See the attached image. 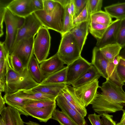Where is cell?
Returning <instances> with one entry per match:
<instances>
[{"label":"cell","mask_w":125,"mask_h":125,"mask_svg":"<svg viewBox=\"0 0 125 125\" xmlns=\"http://www.w3.org/2000/svg\"><path fill=\"white\" fill-rule=\"evenodd\" d=\"M6 60L7 72L6 81L5 94L14 93L21 90L31 89L39 84L32 78L27 67L21 73H17L12 69Z\"/></svg>","instance_id":"1"},{"label":"cell","mask_w":125,"mask_h":125,"mask_svg":"<svg viewBox=\"0 0 125 125\" xmlns=\"http://www.w3.org/2000/svg\"><path fill=\"white\" fill-rule=\"evenodd\" d=\"M61 36L57 53L60 59L67 66L81 57V52L73 35L70 31Z\"/></svg>","instance_id":"2"},{"label":"cell","mask_w":125,"mask_h":125,"mask_svg":"<svg viewBox=\"0 0 125 125\" xmlns=\"http://www.w3.org/2000/svg\"><path fill=\"white\" fill-rule=\"evenodd\" d=\"M64 9L57 3L53 10L49 13L43 10H38L34 13L43 26L60 33H62Z\"/></svg>","instance_id":"3"},{"label":"cell","mask_w":125,"mask_h":125,"mask_svg":"<svg viewBox=\"0 0 125 125\" xmlns=\"http://www.w3.org/2000/svg\"><path fill=\"white\" fill-rule=\"evenodd\" d=\"M51 37L48 29L43 26L38 31L33 43L34 55L39 64L47 59L49 52Z\"/></svg>","instance_id":"4"},{"label":"cell","mask_w":125,"mask_h":125,"mask_svg":"<svg viewBox=\"0 0 125 125\" xmlns=\"http://www.w3.org/2000/svg\"><path fill=\"white\" fill-rule=\"evenodd\" d=\"M34 37L31 36L20 41L14 47L10 55L18 57L24 68L27 67L31 59L34 55L33 48Z\"/></svg>","instance_id":"5"},{"label":"cell","mask_w":125,"mask_h":125,"mask_svg":"<svg viewBox=\"0 0 125 125\" xmlns=\"http://www.w3.org/2000/svg\"><path fill=\"white\" fill-rule=\"evenodd\" d=\"M43 26L34 13L25 17L24 24L18 30L12 50L15 46L21 40L32 36H34L39 29Z\"/></svg>","instance_id":"6"},{"label":"cell","mask_w":125,"mask_h":125,"mask_svg":"<svg viewBox=\"0 0 125 125\" xmlns=\"http://www.w3.org/2000/svg\"><path fill=\"white\" fill-rule=\"evenodd\" d=\"M91 104L94 110L100 115L123 110L125 105L115 103L98 92Z\"/></svg>","instance_id":"7"},{"label":"cell","mask_w":125,"mask_h":125,"mask_svg":"<svg viewBox=\"0 0 125 125\" xmlns=\"http://www.w3.org/2000/svg\"><path fill=\"white\" fill-rule=\"evenodd\" d=\"M98 79H96L80 86L74 88V93L86 107L91 104L99 87Z\"/></svg>","instance_id":"8"},{"label":"cell","mask_w":125,"mask_h":125,"mask_svg":"<svg viewBox=\"0 0 125 125\" xmlns=\"http://www.w3.org/2000/svg\"><path fill=\"white\" fill-rule=\"evenodd\" d=\"M4 21L6 26V36L3 42L4 45L11 54L15 42L18 29L14 21L13 14L7 8Z\"/></svg>","instance_id":"9"},{"label":"cell","mask_w":125,"mask_h":125,"mask_svg":"<svg viewBox=\"0 0 125 125\" xmlns=\"http://www.w3.org/2000/svg\"><path fill=\"white\" fill-rule=\"evenodd\" d=\"M92 66L91 63L89 62L81 56L67 66L66 83L68 85L71 84Z\"/></svg>","instance_id":"10"},{"label":"cell","mask_w":125,"mask_h":125,"mask_svg":"<svg viewBox=\"0 0 125 125\" xmlns=\"http://www.w3.org/2000/svg\"><path fill=\"white\" fill-rule=\"evenodd\" d=\"M13 14L25 18L37 11L32 0H13L7 8Z\"/></svg>","instance_id":"11"},{"label":"cell","mask_w":125,"mask_h":125,"mask_svg":"<svg viewBox=\"0 0 125 125\" xmlns=\"http://www.w3.org/2000/svg\"><path fill=\"white\" fill-rule=\"evenodd\" d=\"M102 92L101 94L118 104L125 105V92L121 89L108 80L99 86Z\"/></svg>","instance_id":"12"},{"label":"cell","mask_w":125,"mask_h":125,"mask_svg":"<svg viewBox=\"0 0 125 125\" xmlns=\"http://www.w3.org/2000/svg\"><path fill=\"white\" fill-rule=\"evenodd\" d=\"M121 20L113 21L106 29L102 38L97 39L96 47L102 48L108 44L116 43Z\"/></svg>","instance_id":"13"},{"label":"cell","mask_w":125,"mask_h":125,"mask_svg":"<svg viewBox=\"0 0 125 125\" xmlns=\"http://www.w3.org/2000/svg\"><path fill=\"white\" fill-rule=\"evenodd\" d=\"M57 104L62 111L68 116L76 125H86L84 118L77 111L71 108L68 105L66 98L60 93L56 98Z\"/></svg>","instance_id":"14"},{"label":"cell","mask_w":125,"mask_h":125,"mask_svg":"<svg viewBox=\"0 0 125 125\" xmlns=\"http://www.w3.org/2000/svg\"><path fill=\"white\" fill-rule=\"evenodd\" d=\"M64 63L60 59L57 53L42 62L39 66L44 78L62 69Z\"/></svg>","instance_id":"15"},{"label":"cell","mask_w":125,"mask_h":125,"mask_svg":"<svg viewBox=\"0 0 125 125\" xmlns=\"http://www.w3.org/2000/svg\"><path fill=\"white\" fill-rule=\"evenodd\" d=\"M61 93L74 106L83 117H85L87 112L86 107L75 95L74 87L67 85Z\"/></svg>","instance_id":"16"},{"label":"cell","mask_w":125,"mask_h":125,"mask_svg":"<svg viewBox=\"0 0 125 125\" xmlns=\"http://www.w3.org/2000/svg\"><path fill=\"white\" fill-rule=\"evenodd\" d=\"M56 104L40 108L25 107V111L29 115L37 119L40 122L46 123L52 119L56 109Z\"/></svg>","instance_id":"17"},{"label":"cell","mask_w":125,"mask_h":125,"mask_svg":"<svg viewBox=\"0 0 125 125\" xmlns=\"http://www.w3.org/2000/svg\"><path fill=\"white\" fill-rule=\"evenodd\" d=\"M109 62L104 57L99 48L96 46L94 47L93 50L91 63L101 76L106 79L108 78L107 70Z\"/></svg>","instance_id":"18"},{"label":"cell","mask_w":125,"mask_h":125,"mask_svg":"<svg viewBox=\"0 0 125 125\" xmlns=\"http://www.w3.org/2000/svg\"><path fill=\"white\" fill-rule=\"evenodd\" d=\"M0 114L5 125H24L19 111L8 106L0 112Z\"/></svg>","instance_id":"19"},{"label":"cell","mask_w":125,"mask_h":125,"mask_svg":"<svg viewBox=\"0 0 125 125\" xmlns=\"http://www.w3.org/2000/svg\"><path fill=\"white\" fill-rule=\"evenodd\" d=\"M90 22V20L82 22L70 31L73 35L81 52L88 33Z\"/></svg>","instance_id":"20"},{"label":"cell","mask_w":125,"mask_h":125,"mask_svg":"<svg viewBox=\"0 0 125 125\" xmlns=\"http://www.w3.org/2000/svg\"><path fill=\"white\" fill-rule=\"evenodd\" d=\"M67 85L64 83L39 84L31 89L34 92L50 95L57 98Z\"/></svg>","instance_id":"21"},{"label":"cell","mask_w":125,"mask_h":125,"mask_svg":"<svg viewBox=\"0 0 125 125\" xmlns=\"http://www.w3.org/2000/svg\"><path fill=\"white\" fill-rule=\"evenodd\" d=\"M3 97L6 104L18 110L21 115H29L25 109L24 102L27 99L21 97L15 93L5 94Z\"/></svg>","instance_id":"22"},{"label":"cell","mask_w":125,"mask_h":125,"mask_svg":"<svg viewBox=\"0 0 125 125\" xmlns=\"http://www.w3.org/2000/svg\"><path fill=\"white\" fill-rule=\"evenodd\" d=\"M101 76L96 68L92 65L71 84L74 88L77 87L94 80L98 79Z\"/></svg>","instance_id":"23"},{"label":"cell","mask_w":125,"mask_h":125,"mask_svg":"<svg viewBox=\"0 0 125 125\" xmlns=\"http://www.w3.org/2000/svg\"><path fill=\"white\" fill-rule=\"evenodd\" d=\"M15 93L21 97L27 99L56 101V98L53 96L34 92L31 89L20 90Z\"/></svg>","instance_id":"24"},{"label":"cell","mask_w":125,"mask_h":125,"mask_svg":"<svg viewBox=\"0 0 125 125\" xmlns=\"http://www.w3.org/2000/svg\"><path fill=\"white\" fill-rule=\"evenodd\" d=\"M119 55L116 56L113 62H109L107 68L108 78L106 80H108L119 88L123 89L122 87L125 85L120 80L118 75L116 66L119 62Z\"/></svg>","instance_id":"25"},{"label":"cell","mask_w":125,"mask_h":125,"mask_svg":"<svg viewBox=\"0 0 125 125\" xmlns=\"http://www.w3.org/2000/svg\"><path fill=\"white\" fill-rule=\"evenodd\" d=\"M122 47L116 43L109 44L99 48L104 57L109 62H113L115 57L119 55Z\"/></svg>","instance_id":"26"},{"label":"cell","mask_w":125,"mask_h":125,"mask_svg":"<svg viewBox=\"0 0 125 125\" xmlns=\"http://www.w3.org/2000/svg\"><path fill=\"white\" fill-rule=\"evenodd\" d=\"M104 9L105 11L112 18L120 20L125 18V2L107 6Z\"/></svg>","instance_id":"27"},{"label":"cell","mask_w":125,"mask_h":125,"mask_svg":"<svg viewBox=\"0 0 125 125\" xmlns=\"http://www.w3.org/2000/svg\"><path fill=\"white\" fill-rule=\"evenodd\" d=\"M39 64L37 59L33 55L27 67L32 78L37 83L40 84L44 78L42 73Z\"/></svg>","instance_id":"28"},{"label":"cell","mask_w":125,"mask_h":125,"mask_svg":"<svg viewBox=\"0 0 125 125\" xmlns=\"http://www.w3.org/2000/svg\"><path fill=\"white\" fill-rule=\"evenodd\" d=\"M67 66L45 78L40 84L65 83L66 79Z\"/></svg>","instance_id":"29"},{"label":"cell","mask_w":125,"mask_h":125,"mask_svg":"<svg viewBox=\"0 0 125 125\" xmlns=\"http://www.w3.org/2000/svg\"><path fill=\"white\" fill-rule=\"evenodd\" d=\"M113 21L112 18L105 11L102 10L90 15V22L109 25Z\"/></svg>","instance_id":"30"},{"label":"cell","mask_w":125,"mask_h":125,"mask_svg":"<svg viewBox=\"0 0 125 125\" xmlns=\"http://www.w3.org/2000/svg\"><path fill=\"white\" fill-rule=\"evenodd\" d=\"M90 22L89 30L90 33L96 40L101 38L109 26Z\"/></svg>","instance_id":"31"},{"label":"cell","mask_w":125,"mask_h":125,"mask_svg":"<svg viewBox=\"0 0 125 125\" xmlns=\"http://www.w3.org/2000/svg\"><path fill=\"white\" fill-rule=\"evenodd\" d=\"M52 119L58 122L60 125H76L64 113L56 109L53 112Z\"/></svg>","instance_id":"32"},{"label":"cell","mask_w":125,"mask_h":125,"mask_svg":"<svg viewBox=\"0 0 125 125\" xmlns=\"http://www.w3.org/2000/svg\"><path fill=\"white\" fill-rule=\"evenodd\" d=\"M25 107L40 108L49 106L56 103V101L27 99L24 101Z\"/></svg>","instance_id":"33"},{"label":"cell","mask_w":125,"mask_h":125,"mask_svg":"<svg viewBox=\"0 0 125 125\" xmlns=\"http://www.w3.org/2000/svg\"><path fill=\"white\" fill-rule=\"evenodd\" d=\"M7 72L6 60H0V93L5 92L6 81Z\"/></svg>","instance_id":"34"},{"label":"cell","mask_w":125,"mask_h":125,"mask_svg":"<svg viewBox=\"0 0 125 125\" xmlns=\"http://www.w3.org/2000/svg\"><path fill=\"white\" fill-rule=\"evenodd\" d=\"M8 61L10 67L15 71L19 73L23 72L25 68L21 60L17 56L10 55Z\"/></svg>","instance_id":"35"},{"label":"cell","mask_w":125,"mask_h":125,"mask_svg":"<svg viewBox=\"0 0 125 125\" xmlns=\"http://www.w3.org/2000/svg\"><path fill=\"white\" fill-rule=\"evenodd\" d=\"M62 35L70 31L73 27V19L72 16L68 12L65 8Z\"/></svg>","instance_id":"36"},{"label":"cell","mask_w":125,"mask_h":125,"mask_svg":"<svg viewBox=\"0 0 125 125\" xmlns=\"http://www.w3.org/2000/svg\"><path fill=\"white\" fill-rule=\"evenodd\" d=\"M102 0H88L87 4L90 15L101 10Z\"/></svg>","instance_id":"37"},{"label":"cell","mask_w":125,"mask_h":125,"mask_svg":"<svg viewBox=\"0 0 125 125\" xmlns=\"http://www.w3.org/2000/svg\"><path fill=\"white\" fill-rule=\"evenodd\" d=\"M90 15L87 3L84 8L73 20V27L80 23L90 20Z\"/></svg>","instance_id":"38"},{"label":"cell","mask_w":125,"mask_h":125,"mask_svg":"<svg viewBox=\"0 0 125 125\" xmlns=\"http://www.w3.org/2000/svg\"><path fill=\"white\" fill-rule=\"evenodd\" d=\"M116 43L122 48L125 47V18L121 20Z\"/></svg>","instance_id":"39"},{"label":"cell","mask_w":125,"mask_h":125,"mask_svg":"<svg viewBox=\"0 0 125 125\" xmlns=\"http://www.w3.org/2000/svg\"><path fill=\"white\" fill-rule=\"evenodd\" d=\"M43 10L47 13L52 12L57 3L54 0H43Z\"/></svg>","instance_id":"40"},{"label":"cell","mask_w":125,"mask_h":125,"mask_svg":"<svg viewBox=\"0 0 125 125\" xmlns=\"http://www.w3.org/2000/svg\"><path fill=\"white\" fill-rule=\"evenodd\" d=\"M88 0H73L75 5L76 17L83 10L86 6Z\"/></svg>","instance_id":"41"},{"label":"cell","mask_w":125,"mask_h":125,"mask_svg":"<svg viewBox=\"0 0 125 125\" xmlns=\"http://www.w3.org/2000/svg\"><path fill=\"white\" fill-rule=\"evenodd\" d=\"M101 115L102 125H117L113 119V115L108 114H103Z\"/></svg>","instance_id":"42"},{"label":"cell","mask_w":125,"mask_h":125,"mask_svg":"<svg viewBox=\"0 0 125 125\" xmlns=\"http://www.w3.org/2000/svg\"><path fill=\"white\" fill-rule=\"evenodd\" d=\"M116 72L121 82L125 83V67L118 62L116 66Z\"/></svg>","instance_id":"43"},{"label":"cell","mask_w":125,"mask_h":125,"mask_svg":"<svg viewBox=\"0 0 125 125\" xmlns=\"http://www.w3.org/2000/svg\"><path fill=\"white\" fill-rule=\"evenodd\" d=\"M6 6L0 4V37H1L3 35V22L4 21L5 15L7 9Z\"/></svg>","instance_id":"44"},{"label":"cell","mask_w":125,"mask_h":125,"mask_svg":"<svg viewBox=\"0 0 125 125\" xmlns=\"http://www.w3.org/2000/svg\"><path fill=\"white\" fill-rule=\"evenodd\" d=\"M101 115L95 113L89 115L88 118L92 125H102Z\"/></svg>","instance_id":"45"},{"label":"cell","mask_w":125,"mask_h":125,"mask_svg":"<svg viewBox=\"0 0 125 125\" xmlns=\"http://www.w3.org/2000/svg\"><path fill=\"white\" fill-rule=\"evenodd\" d=\"M10 54L5 47L3 42H0V61L6 60L9 57Z\"/></svg>","instance_id":"46"},{"label":"cell","mask_w":125,"mask_h":125,"mask_svg":"<svg viewBox=\"0 0 125 125\" xmlns=\"http://www.w3.org/2000/svg\"><path fill=\"white\" fill-rule=\"evenodd\" d=\"M13 14L16 25L19 29L24 24L25 21V18Z\"/></svg>","instance_id":"47"},{"label":"cell","mask_w":125,"mask_h":125,"mask_svg":"<svg viewBox=\"0 0 125 125\" xmlns=\"http://www.w3.org/2000/svg\"><path fill=\"white\" fill-rule=\"evenodd\" d=\"M34 5L38 10H43V0H32Z\"/></svg>","instance_id":"48"},{"label":"cell","mask_w":125,"mask_h":125,"mask_svg":"<svg viewBox=\"0 0 125 125\" xmlns=\"http://www.w3.org/2000/svg\"><path fill=\"white\" fill-rule=\"evenodd\" d=\"M69 5L72 12V16L73 20L76 17V13L75 5L73 0H71Z\"/></svg>","instance_id":"49"},{"label":"cell","mask_w":125,"mask_h":125,"mask_svg":"<svg viewBox=\"0 0 125 125\" xmlns=\"http://www.w3.org/2000/svg\"><path fill=\"white\" fill-rule=\"evenodd\" d=\"M60 4L64 8L69 4L71 0H54Z\"/></svg>","instance_id":"50"},{"label":"cell","mask_w":125,"mask_h":125,"mask_svg":"<svg viewBox=\"0 0 125 125\" xmlns=\"http://www.w3.org/2000/svg\"><path fill=\"white\" fill-rule=\"evenodd\" d=\"M5 103V101L3 97L2 96L1 94L0 93V112L6 107Z\"/></svg>","instance_id":"51"},{"label":"cell","mask_w":125,"mask_h":125,"mask_svg":"<svg viewBox=\"0 0 125 125\" xmlns=\"http://www.w3.org/2000/svg\"><path fill=\"white\" fill-rule=\"evenodd\" d=\"M123 113L122 118L119 123L117 124L120 125H125V110H123Z\"/></svg>","instance_id":"52"},{"label":"cell","mask_w":125,"mask_h":125,"mask_svg":"<svg viewBox=\"0 0 125 125\" xmlns=\"http://www.w3.org/2000/svg\"><path fill=\"white\" fill-rule=\"evenodd\" d=\"M119 56L122 59L125 60V47L120 51Z\"/></svg>","instance_id":"53"},{"label":"cell","mask_w":125,"mask_h":125,"mask_svg":"<svg viewBox=\"0 0 125 125\" xmlns=\"http://www.w3.org/2000/svg\"><path fill=\"white\" fill-rule=\"evenodd\" d=\"M24 125H40L39 124L35 122L29 121L25 123Z\"/></svg>","instance_id":"54"},{"label":"cell","mask_w":125,"mask_h":125,"mask_svg":"<svg viewBox=\"0 0 125 125\" xmlns=\"http://www.w3.org/2000/svg\"><path fill=\"white\" fill-rule=\"evenodd\" d=\"M119 62L125 67V60L119 56Z\"/></svg>","instance_id":"55"},{"label":"cell","mask_w":125,"mask_h":125,"mask_svg":"<svg viewBox=\"0 0 125 125\" xmlns=\"http://www.w3.org/2000/svg\"><path fill=\"white\" fill-rule=\"evenodd\" d=\"M0 125H5L4 122L1 116L0 117Z\"/></svg>","instance_id":"56"},{"label":"cell","mask_w":125,"mask_h":125,"mask_svg":"<svg viewBox=\"0 0 125 125\" xmlns=\"http://www.w3.org/2000/svg\"><path fill=\"white\" fill-rule=\"evenodd\" d=\"M86 125H88L87 124H86Z\"/></svg>","instance_id":"57"},{"label":"cell","mask_w":125,"mask_h":125,"mask_svg":"<svg viewBox=\"0 0 125 125\" xmlns=\"http://www.w3.org/2000/svg\"><path fill=\"white\" fill-rule=\"evenodd\" d=\"M117 125H118V124H117Z\"/></svg>","instance_id":"58"},{"label":"cell","mask_w":125,"mask_h":125,"mask_svg":"<svg viewBox=\"0 0 125 125\" xmlns=\"http://www.w3.org/2000/svg\"></svg>","instance_id":"59"}]
</instances>
